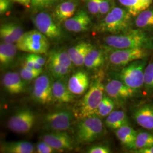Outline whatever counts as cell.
Instances as JSON below:
<instances>
[{"label":"cell","instance_id":"5b68a950","mask_svg":"<svg viewBox=\"0 0 153 153\" xmlns=\"http://www.w3.org/2000/svg\"><path fill=\"white\" fill-rule=\"evenodd\" d=\"M131 16L127 10L115 7L107 14L99 28L103 32L119 33L124 31L129 25Z\"/></svg>","mask_w":153,"mask_h":153},{"label":"cell","instance_id":"ee69618b","mask_svg":"<svg viewBox=\"0 0 153 153\" xmlns=\"http://www.w3.org/2000/svg\"><path fill=\"white\" fill-rule=\"evenodd\" d=\"M142 1H143L145 2H148V3H150V4H152V2L153 1V0H142Z\"/></svg>","mask_w":153,"mask_h":153},{"label":"cell","instance_id":"7c38bea8","mask_svg":"<svg viewBox=\"0 0 153 153\" xmlns=\"http://www.w3.org/2000/svg\"><path fill=\"white\" fill-rule=\"evenodd\" d=\"M43 141L49 144L56 151L71 150L73 142L71 136L64 131H51L44 134Z\"/></svg>","mask_w":153,"mask_h":153},{"label":"cell","instance_id":"7402d4cb","mask_svg":"<svg viewBox=\"0 0 153 153\" xmlns=\"http://www.w3.org/2000/svg\"><path fill=\"white\" fill-rule=\"evenodd\" d=\"M53 99L61 103H68L74 99V94L69 90L68 85L63 81L58 80L52 83Z\"/></svg>","mask_w":153,"mask_h":153},{"label":"cell","instance_id":"ac0fdd59","mask_svg":"<svg viewBox=\"0 0 153 153\" xmlns=\"http://www.w3.org/2000/svg\"><path fill=\"white\" fill-rule=\"evenodd\" d=\"M94 48L88 42H81L69 48L68 52L74 65L81 66L84 65L86 57L91 49Z\"/></svg>","mask_w":153,"mask_h":153},{"label":"cell","instance_id":"f546056e","mask_svg":"<svg viewBox=\"0 0 153 153\" xmlns=\"http://www.w3.org/2000/svg\"><path fill=\"white\" fill-rule=\"evenodd\" d=\"M143 88L148 95H153V60L150 61L145 68Z\"/></svg>","mask_w":153,"mask_h":153},{"label":"cell","instance_id":"5bb4252c","mask_svg":"<svg viewBox=\"0 0 153 153\" xmlns=\"http://www.w3.org/2000/svg\"><path fill=\"white\" fill-rule=\"evenodd\" d=\"M66 29L73 33L85 31L91 24V19L88 13L83 10L78 11L71 18L63 23Z\"/></svg>","mask_w":153,"mask_h":153},{"label":"cell","instance_id":"4dcf8cb0","mask_svg":"<svg viewBox=\"0 0 153 153\" xmlns=\"http://www.w3.org/2000/svg\"><path fill=\"white\" fill-rule=\"evenodd\" d=\"M153 146V133L148 131L137 133L134 150Z\"/></svg>","mask_w":153,"mask_h":153},{"label":"cell","instance_id":"2e32d148","mask_svg":"<svg viewBox=\"0 0 153 153\" xmlns=\"http://www.w3.org/2000/svg\"><path fill=\"white\" fill-rule=\"evenodd\" d=\"M90 79L88 74L78 71L73 74L69 79L68 86L73 94L80 95L86 93L90 87Z\"/></svg>","mask_w":153,"mask_h":153},{"label":"cell","instance_id":"30bf717a","mask_svg":"<svg viewBox=\"0 0 153 153\" xmlns=\"http://www.w3.org/2000/svg\"><path fill=\"white\" fill-rule=\"evenodd\" d=\"M33 23L39 31L49 39H57L61 36V31L48 13L41 12L33 18Z\"/></svg>","mask_w":153,"mask_h":153},{"label":"cell","instance_id":"44dd1931","mask_svg":"<svg viewBox=\"0 0 153 153\" xmlns=\"http://www.w3.org/2000/svg\"><path fill=\"white\" fill-rule=\"evenodd\" d=\"M77 4L73 1H66L57 6L54 10L55 20L59 23H64L75 14Z\"/></svg>","mask_w":153,"mask_h":153},{"label":"cell","instance_id":"d4e9b609","mask_svg":"<svg viewBox=\"0 0 153 153\" xmlns=\"http://www.w3.org/2000/svg\"><path fill=\"white\" fill-rule=\"evenodd\" d=\"M2 151L8 153H33L34 146L31 142L20 141L7 143L3 145Z\"/></svg>","mask_w":153,"mask_h":153},{"label":"cell","instance_id":"d590c367","mask_svg":"<svg viewBox=\"0 0 153 153\" xmlns=\"http://www.w3.org/2000/svg\"><path fill=\"white\" fill-rule=\"evenodd\" d=\"M111 152L110 148L104 145H94L88 150L89 153H109Z\"/></svg>","mask_w":153,"mask_h":153},{"label":"cell","instance_id":"f1b7e54d","mask_svg":"<svg viewBox=\"0 0 153 153\" xmlns=\"http://www.w3.org/2000/svg\"><path fill=\"white\" fill-rule=\"evenodd\" d=\"M114 107L115 104L112 98L108 96H104L101 102L99 104L95 115L99 117L107 116L113 111Z\"/></svg>","mask_w":153,"mask_h":153},{"label":"cell","instance_id":"ab89813d","mask_svg":"<svg viewBox=\"0 0 153 153\" xmlns=\"http://www.w3.org/2000/svg\"><path fill=\"white\" fill-rule=\"evenodd\" d=\"M11 0H0V13L4 14L10 7Z\"/></svg>","mask_w":153,"mask_h":153},{"label":"cell","instance_id":"3957f363","mask_svg":"<svg viewBox=\"0 0 153 153\" xmlns=\"http://www.w3.org/2000/svg\"><path fill=\"white\" fill-rule=\"evenodd\" d=\"M104 132V124L95 115L82 119L76 126V137L80 143H90L102 136Z\"/></svg>","mask_w":153,"mask_h":153},{"label":"cell","instance_id":"d6a6232c","mask_svg":"<svg viewBox=\"0 0 153 153\" xmlns=\"http://www.w3.org/2000/svg\"><path fill=\"white\" fill-rule=\"evenodd\" d=\"M137 27L145 28L153 26V10H145L140 13L136 19Z\"/></svg>","mask_w":153,"mask_h":153},{"label":"cell","instance_id":"7a4b0ae2","mask_svg":"<svg viewBox=\"0 0 153 153\" xmlns=\"http://www.w3.org/2000/svg\"><path fill=\"white\" fill-rule=\"evenodd\" d=\"M104 43L114 49L143 48L149 43L148 36L140 30H131L124 33L109 35L105 38Z\"/></svg>","mask_w":153,"mask_h":153},{"label":"cell","instance_id":"4316f807","mask_svg":"<svg viewBox=\"0 0 153 153\" xmlns=\"http://www.w3.org/2000/svg\"><path fill=\"white\" fill-rule=\"evenodd\" d=\"M131 16H137L140 13L146 10L151 4L142 0H119Z\"/></svg>","mask_w":153,"mask_h":153},{"label":"cell","instance_id":"b9f144b4","mask_svg":"<svg viewBox=\"0 0 153 153\" xmlns=\"http://www.w3.org/2000/svg\"><path fill=\"white\" fill-rule=\"evenodd\" d=\"M135 153H153V146L147 148H142L134 150Z\"/></svg>","mask_w":153,"mask_h":153},{"label":"cell","instance_id":"6da1fadb","mask_svg":"<svg viewBox=\"0 0 153 153\" xmlns=\"http://www.w3.org/2000/svg\"><path fill=\"white\" fill-rule=\"evenodd\" d=\"M103 77V73L100 72L91 82L87 93L79 101L76 110V115L79 119H83L95 115L99 104L104 97Z\"/></svg>","mask_w":153,"mask_h":153},{"label":"cell","instance_id":"603a6c76","mask_svg":"<svg viewBox=\"0 0 153 153\" xmlns=\"http://www.w3.org/2000/svg\"><path fill=\"white\" fill-rule=\"evenodd\" d=\"M105 123L110 129L116 131L121 127L129 124V120L124 111L115 110L107 116Z\"/></svg>","mask_w":153,"mask_h":153},{"label":"cell","instance_id":"9c48e42d","mask_svg":"<svg viewBox=\"0 0 153 153\" xmlns=\"http://www.w3.org/2000/svg\"><path fill=\"white\" fill-rule=\"evenodd\" d=\"M148 52L143 48L115 49L109 56L111 64L115 66H125L131 62L143 59Z\"/></svg>","mask_w":153,"mask_h":153},{"label":"cell","instance_id":"83f0119b","mask_svg":"<svg viewBox=\"0 0 153 153\" xmlns=\"http://www.w3.org/2000/svg\"><path fill=\"white\" fill-rule=\"evenodd\" d=\"M48 60L57 62L71 69L73 63L68 51L54 50L49 52Z\"/></svg>","mask_w":153,"mask_h":153},{"label":"cell","instance_id":"60d3db41","mask_svg":"<svg viewBox=\"0 0 153 153\" xmlns=\"http://www.w3.org/2000/svg\"><path fill=\"white\" fill-rule=\"evenodd\" d=\"M30 54L31 55L33 58L42 66H43L45 65L46 60L43 57L41 56L39 54H36V53H30Z\"/></svg>","mask_w":153,"mask_h":153},{"label":"cell","instance_id":"484cf974","mask_svg":"<svg viewBox=\"0 0 153 153\" xmlns=\"http://www.w3.org/2000/svg\"><path fill=\"white\" fill-rule=\"evenodd\" d=\"M104 61L105 58L103 51L94 47L86 56L84 65L88 69H97L104 64Z\"/></svg>","mask_w":153,"mask_h":153},{"label":"cell","instance_id":"9a60e30c","mask_svg":"<svg viewBox=\"0 0 153 153\" xmlns=\"http://www.w3.org/2000/svg\"><path fill=\"white\" fill-rule=\"evenodd\" d=\"M133 116L138 126L153 131V103H148L138 106L134 111Z\"/></svg>","mask_w":153,"mask_h":153},{"label":"cell","instance_id":"836d02e7","mask_svg":"<svg viewBox=\"0 0 153 153\" xmlns=\"http://www.w3.org/2000/svg\"><path fill=\"white\" fill-rule=\"evenodd\" d=\"M42 71L29 68L22 66V68L20 71V75L22 79L26 81H31L35 78H38Z\"/></svg>","mask_w":153,"mask_h":153},{"label":"cell","instance_id":"f35d334b","mask_svg":"<svg viewBox=\"0 0 153 153\" xmlns=\"http://www.w3.org/2000/svg\"><path fill=\"white\" fill-rule=\"evenodd\" d=\"M99 14L105 15L110 11V4L108 0H99Z\"/></svg>","mask_w":153,"mask_h":153},{"label":"cell","instance_id":"e575fe53","mask_svg":"<svg viewBox=\"0 0 153 153\" xmlns=\"http://www.w3.org/2000/svg\"><path fill=\"white\" fill-rule=\"evenodd\" d=\"M56 150L44 141L39 143L36 146V152L38 153H52L56 152Z\"/></svg>","mask_w":153,"mask_h":153},{"label":"cell","instance_id":"cb8c5ba5","mask_svg":"<svg viewBox=\"0 0 153 153\" xmlns=\"http://www.w3.org/2000/svg\"><path fill=\"white\" fill-rule=\"evenodd\" d=\"M18 48L14 43L2 42L0 45V62L4 66H8L14 60Z\"/></svg>","mask_w":153,"mask_h":153},{"label":"cell","instance_id":"52a82bcc","mask_svg":"<svg viewBox=\"0 0 153 153\" xmlns=\"http://www.w3.org/2000/svg\"><path fill=\"white\" fill-rule=\"evenodd\" d=\"M73 120V114L67 110L52 112L45 116L43 125L45 129L51 131L68 130Z\"/></svg>","mask_w":153,"mask_h":153},{"label":"cell","instance_id":"8992f818","mask_svg":"<svg viewBox=\"0 0 153 153\" xmlns=\"http://www.w3.org/2000/svg\"><path fill=\"white\" fill-rule=\"evenodd\" d=\"M147 62L143 59L131 62L124 66L120 73L121 81L136 91L143 86L144 73Z\"/></svg>","mask_w":153,"mask_h":153},{"label":"cell","instance_id":"277c9868","mask_svg":"<svg viewBox=\"0 0 153 153\" xmlns=\"http://www.w3.org/2000/svg\"><path fill=\"white\" fill-rule=\"evenodd\" d=\"M48 39L38 30H33L24 33L16 45L21 51L42 55L46 53L49 49Z\"/></svg>","mask_w":153,"mask_h":153},{"label":"cell","instance_id":"7bdbcfd3","mask_svg":"<svg viewBox=\"0 0 153 153\" xmlns=\"http://www.w3.org/2000/svg\"><path fill=\"white\" fill-rule=\"evenodd\" d=\"M13 1L16 2L17 3H19L21 5L29 7L30 5L31 4V0H11Z\"/></svg>","mask_w":153,"mask_h":153},{"label":"cell","instance_id":"8d00e7d4","mask_svg":"<svg viewBox=\"0 0 153 153\" xmlns=\"http://www.w3.org/2000/svg\"><path fill=\"white\" fill-rule=\"evenodd\" d=\"M87 6L89 12L93 15L99 14V0H86Z\"/></svg>","mask_w":153,"mask_h":153},{"label":"cell","instance_id":"ffe728a7","mask_svg":"<svg viewBox=\"0 0 153 153\" xmlns=\"http://www.w3.org/2000/svg\"><path fill=\"white\" fill-rule=\"evenodd\" d=\"M116 135L124 146L129 149L134 150L137 132L129 124L116 130Z\"/></svg>","mask_w":153,"mask_h":153},{"label":"cell","instance_id":"e0dca14e","mask_svg":"<svg viewBox=\"0 0 153 153\" xmlns=\"http://www.w3.org/2000/svg\"><path fill=\"white\" fill-rule=\"evenodd\" d=\"M22 27L13 22L2 24L0 27V36L3 42L16 43L23 35Z\"/></svg>","mask_w":153,"mask_h":153},{"label":"cell","instance_id":"8fae6325","mask_svg":"<svg viewBox=\"0 0 153 153\" xmlns=\"http://www.w3.org/2000/svg\"><path fill=\"white\" fill-rule=\"evenodd\" d=\"M33 97L41 104H48L53 99L52 83L49 77L42 75L36 78L33 91Z\"/></svg>","mask_w":153,"mask_h":153},{"label":"cell","instance_id":"4fadbf2b","mask_svg":"<svg viewBox=\"0 0 153 153\" xmlns=\"http://www.w3.org/2000/svg\"><path fill=\"white\" fill-rule=\"evenodd\" d=\"M136 91L127 86L124 82L112 79L105 85V92L111 98L126 100L131 98Z\"/></svg>","mask_w":153,"mask_h":153},{"label":"cell","instance_id":"d6986e66","mask_svg":"<svg viewBox=\"0 0 153 153\" xmlns=\"http://www.w3.org/2000/svg\"><path fill=\"white\" fill-rule=\"evenodd\" d=\"M20 74L14 71L7 72L3 77V85L6 90L10 94H18L24 89V83Z\"/></svg>","mask_w":153,"mask_h":153},{"label":"cell","instance_id":"1f68e13d","mask_svg":"<svg viewBox=\"0 0 153 153\" xmlns=\"http://www.w3.org/2000/svg\"><path fill=\"white\" fill-rule=\"evenodd\" d=\"M48 68L50 73L56 78L64 77L71 70L61 64L49 60H48Z\"/></svg>","mask_w":153,"mask_h":153},{"label":"cell","instance_id":"74e56055","mask_svg":"<svg viewBox=\"0 0 153 153\" xmlns=\"http://www.w3.org/2000/svg\"><path fill=\"white\" fill-rule=\"evenodd\" d=\"M56 0H31V5L36 8H43L52 5Z\"/></svg>","mask_w":153,"mask_h":153},{"label":"cell","instance_id":"ba28073f","mask_svg":"<svg viewBox=\"0 0 153 153\" xmlns=\"http://www.w3.org/2000/svg\"><path fill=\"white\" fill-rule=\"evenodd\" d=\"M36 121V116L29 109L17 111L7 122L8 128L13 132L19 134L27 133L33 129Z\"/></svg>","mask_w":153,"mask_h":153}]
</instances>
